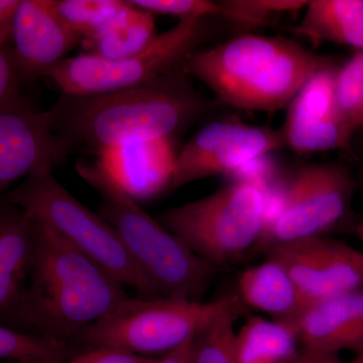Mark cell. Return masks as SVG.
I'll return each instance as SVG.
<instances>
[{
  "mask_svg": "<svg viewBox=\"0 0 363 363\" xmlns=\"http://www.w3.org/2000/svg\"><path fill=\"white\" fill-rule=\"evenodd\" d=\"M291 363H344L340 353L300 346L297 355Z\"/></svg>",
  "mask_w": 363,
  "mask_h": 363,
  "instance_id": "4dcf8cb0",
  "label": "cell"
},
{
  "mask_svg": "<svg viewBox=\"0 0 363 363\" xmlns=\"http://www.w3.org/2000/svg\"><path fill=\"white\" fill-rule=\"evenodd\" d=\"M336 69L325 64L289 104L281 130L286 147L302 154L347 147L351 135L336 108Z\"/></svg>",
  "mask_w": 363,
  "mask_h": 363,
  "instance_id": "4fadbf2b",
  "label": "cell"
},
{
  "mask_svg": "<svg viewBox=\"0 0 363 363\" xmlns=\"http://www.w3.org/2000/svg\"><path fill=\"white\" fill-rule=\"evenodd\" d=\"M294 32L313 45H350L363 52V0H312Z\"/></svg>",
  "mask_w": 363,
  "mask_h": 363,
  "instance_id": "d6986e66",
  "label": "cell"
},
{
  "mask_svg": "<svg viewBox=\"0 0 363 363\" xmlns=\"http://www.w3.org/2000/svg\"><path fill=\"white\" fill-rule=\"evenodd\" d=\"M290 274L308 306L363 289V252L324 236L267 248Z\"/></svg>",
  "mask_w": 363,
  "mask_h": 363,
  "instance_id": "8fae6325",
  "label": "cell"
},
{
  "mask_svg": "<svg viewBox=\"0 0 363 363\" xmlns=\"http://www.w3.org/2000/svg\"><path fill=\"white\" fill-rule=\"evenodd\" d=\"M302 346L340 353L363 351V289L308 307L288 322Z\"/></svg>",
  "mask_w": 363,
  "mask_h": 363,
  "instance_id": "2e32d148",
  "label": "cell"
},
{
  "mask_svg": "<svg viewBox=\"0 0 363 363\" xmlns=\"http://www.w3.org/2000/svg\"><path fill=\"white\" fill-rule=\"evenodd\" d=\"M156 359L116 348L98 347L83 351L63 363H154Z\"/></svg>",
  "mask_w": 363,
  "mask_h": 363,
  "instance_id": "f1b7e54d",
  "label": "cell"
},
{
  "mask_svg": "<svg viewBox=\"0 0 363 363\" xmlns=\"http://www.w3.org/2000/svg\"><path fill=\"white\" fill-rule=\"evenodd\" d=\"M68 149L52 130L49 112L28 102L0 111V201L14 182L44 166H58Z\"/></svg>",
  "mask_w": 363,
  "mask_h": 363,
  "instance_id": "7c38bea8",
  "label": "cell"
},
{
  "mask_svg": "<svg viewBox=\"0 0 363 363\" xmlns=\"http://www.w3.org/2000/svg\"><path fill=\"white\" fill-rule=\"evenodd\" d=\"M54 168L40 167L9 191L1 201L18 207L44 224L145 298H157L154 288L131 259L123 241L104 218L79 202L55 178Z\"/></svg>",
  "mask_w": 363,
  "mask_h": 363,
  "instance_id": "5b68a950",
  "label": "cell"
},
{
  "mask_svg": "<svg viewBox=\"0 0 363 363\" xmlns=\"http://www.w3.org/2000/svg\"><path fill=\"white\" fill-rule=\"evenodd\" d=\"M35 223L18 207H0V324L25 295L35 259Z\"/></svg>",
  "mask_w": 363,
  "mask_h": 363,
  "instance_id": "e0dca14e",
  "label": "cell"
},
{
  "mask_svg": "<svg viewBox=\"0 0 363 363\" xmlns=\"http://www.w3.org/2000/svg\"><path fill=\"white\" fill-rule=\"evenodd\" d=\"M284 147L281 130L229 121L209 123L177 155L169 190L207 177L234 178L248 164Z\"/></svg>",
  "mask_w": 363,
  "mask_h": 363,
  "instance_id": "30bf717a",
  "label": "cell"
},
{
  "mask_svg": "<svg viewBox=\"0 0 363 363\" xmlns=\"http://www.w3.org/2000/svg\"><path fill=\"white\" fill-rule=\"evenodd\" d=\"M194 338L161 358H157L154 363H194Z\"/></svg>",
  "mask_w": 363,
  "mask_h": 363,
  "instance_id": "1f68e13d",
  "label": "cell"
},
{
  "mask_svg": "<svg viewBox=\"0 0 363 363\" xmlns=\"http://www.w3.org/2000/svg\"><path fill=\"white\" fill-rule=\"evenodd\" d=\"M327 63L293 40L242 33L195 52L183 70L202 81L228 106L276 112L289 106L313 74Z\"/></svg>",
  "mask_w": 363,
  "mask_h": 363,
  "instance_id": "3957f363",
  "label": "cell"
},
{
  "mask_svg": "<svg viewBox=\"0 0 363 363\" xmlns=\"http://www.w3.org/2000/svg\"><path fill=\"white\" fill-rule=\"evenodd\" d=\"M247 311L240 304L222 313L194 338V363H238L234 325Z\"/></svg>",
  "mask_w": 363,
  "mask_h": 363,
  "instance_id": "cb8c5ba5",
  "label": "cell"
},
{
  "mask_svg": "<svg viewBox=\"0 0 363 363\" xmlns=\"http://www.w3.org/2000/svg\"><path fill=\"white\" fill-rule=\"evenodd\" d=\"M20 81L11 44L0 45V111L25 101L21 94Z\"/></svg>",
  "mask_w": 363,
  "mask_h": 363,
  "instance_id": "83f0119b",
  "label": "cell"
},
{
  "mask_svg": "<svg viewBox=\"0 0 363 363\" xmlns=\"http://www.w3.org/2000/svg\"><path fill=\"white\" fill-rule=\"evenodd\" d=\"M240 304L238 295L212 302L128 297L79 333L71 344L82 350L108 347L142 357H162L194 338L222 313Z\"/></svg>",
  "mask_w": 363,
  "mask_h": 363,
  "instance_id": "52a82bcc",
  "label": "cell"
},
{
  "mask_svg": "<svg viewBox=\"0 0 363 363\" xmlns=\"http://www.w3.org/2000/svg\"><path fill=\"white\" fill-rule=\"evenodd\" d=\"M183 69L143 84L91 95L61 93L48 109L69 152L104 150L140 140L171 138L207 109Z\"/></svg>",
  "mask_w": 363,
  "mask_h": 363,
  "instance_id": "6da1fadb",
  "label": "cell"
},
{
  "mask_svg": "<svg viewBox=\"0 0 363 363\" xmlns=\"http://www.w3.org/2000/svg\"><path fill=\"white\" fill-rule=\"evenodd\" d=\"M64 25L83 40L96 35L128 6L126 0H52Z\"/></svg>",
  "mask_w": 363,
  "mask_h": 363,
  "instance_id": "603a6c76",
  "label": "cell"
},
{
  "mask_svg": "<svg viewBox=\"0 0 363 363\" xmlns=\"http://www.w3.org/2000/svg\"><path fill=\"white\" fill-rule=\"evenodd\" d=\"M100 32L82 40L85 54L121 61L142 52L157 37L154 16L128 4Z\"/></svg>",
  "mask_w": 363,
  "mask_h": 363,
  "instance_id": "ffe728a7",
  "label": "cell"
},
{
  "mask_svg": "<svg viewBox=\"0 0 363 363\" xmlns=\"http://www.w3.org/2000/svg\"><path fill=\"white\" fill-rule=\"evenodd\" d=\"M33 223L32 272L21 304L4 326L72 343L128 298L125 286L44 224Z\"/></svg>",
  "mask_w": 363,
  "mask_h": 363,
  "instance_id": "7a4b0ae2",
  "label": "cell"
},
{
  "mask_svg": "<svg viewBox=\"0 0 363 363\" xmlns=\"http://www.w3.org/2000/svg\"><path fill=\"white\" fill-rule=\"evenodd\" d=\"M7 363H21V362H9Z\"/></svg>",
  "mask_w": 363,
  "mask_h": 363,
  "instance_id": "e575fe53",
  "label": "cell"
},
{
  "mask_svg": "<svg viewBox=\"0 0 363 363\" xmlns=\"http://www.w3.org/2000/svg\"><path fill=\"white\" fill-rule=\"evenodd\" d=\"M357 186L359 188L360 193H362V214L360 217L359 221H358L357 228H355V233H357L358 240L363 245V168L360 171L359 176H358Z\"/></svg>",
  "mask_w": 363,
  "mask_h": 363,
  "instance_id": "d6a6232c",
  "label": "cell"
},
{
  "mask_svg": "<svg viewBox=\"0 0 363 363\" xmlns=\"http://www.w3.org/2000/svg\"><path fill=\"white\" fill-rule=\"evenodd\" d=\"M76 169L99 193L98 214L113 227L157 298L202 301L218 269L138 206L99 162L82 160Z\"/></svg>",
  "mask_w": 363,
  "mask_h": 363,
  "instance_id": "277c9868",
  "label": "cell"
},
{
  "mask_svg": "<svg viewBox=\"0 0 363 363\" xmlns=\"http://www.w3.org/2000/svg\"><path fill=\"white\" fill-rule=\"evenodd\" d=\"M21 0H0V45L11 44L14 16Z\"/></svg>",
  "mask_w": 363,
  "mask_h": 363,
  "instance_id": "f546056e",
  "label": "cell"
},
{
  "mask_svg": "<svg viewBox=\"0 0 363 363\" xmlns=\"http://www.w3.org/2000/svg\"><path fill=\"white\" fill-rule=\"evenodd\" d=\"M335 104L339 118L352 136L363 128V52H357L336 74Z\"/></svg>",
  "mask_w": 363,
  "mask_h": 363,
  "instance_id": "484cf974",
  "label": "cell"
},
{
  "mask_svg": "<svg viewBox=\"0 0 363 363\" xmlns=\"http://www.w3.org/2000/svg\"><path fill=\"white\" fill-rule=\"evenodd\" d=\"M238 363H291L301 344L290 323L248 317L236 333Z\"/></svg>",
  "mask_w": 363,
  "mask_h": 363,
  "instance_id": "44dd1931",
  "label": "cell"
},
{
  "mask_svg": "<svg viewBox=\"0 0 363 363\" xmlns=\"http://www.w3.org/2000/svg\"><path fill=\"white\" fill-rule=\"evenodd\" d=\"M238 296L245 307L277 321H293L309 307L285 267L269 257L241 274Z\"/></svg>",
  "mask_w": 363,
  "mask_h": 363,
  "instance_id": "ac0fdd59",
  "label": "cell"
},
{
  "mask_svg": "<svg viewBox=\"0 0 363 363\" xmlns=\"http://www.w3.org/2000/svg\"><path fill=\"white\" fill-rule=\"evenodd\" d=\"M357 186L350 169L341 164H305L289 182L259 243L267 248L323 236L347 213Z\"/></svg>",
  "mask_w": 363,
  "mask_h": 363,
  "instance_id": "9c48e42d",
  "label": "cell"
},
{
  "mask_svg": "<svg viewBox=\"0 0 363 363\" xmlns=\"http://www.w3.org/2000/svg\"><path fill=\"white\" fill-rule=\"evenodd\" d=\"M309 1L301 0H224L218 1L219 16L241 30L267 26L285 14L306 9Z\"/></svg>",
  "mask_w": 363,
  "mask_h": 363,
  "instance_id": "d4e9b609",
  "label": "cell"
},
{
  "mask_svg": "<svg viewBox=\"0 0 363 363\" xmlns=\"http://www.w3.org/2000/svg\"><path fill=\"white\" fill-rule=\"evenodd\" d=\"M83 351L77 346L14 330L0 324V358L21 363H63Z\"/></svg>",
  "mask_w": 363,
  "mask_h": 363,
  "instance_id": "7402d4cb",
  "label": "cell"
},
{
  "mask_svg": "<svg viewBox=\"0 0 363 363\" xmlns=\"http://www.w3.org/2000/svg\"><path fill=\"white\" fill-rule=\"evenodd\" d=\"M11 44L21 80L35 81L49 77L81 40L60 20L52 0H21Z\"/></svg>",
  "mask_w": 363,
  "mask_h": 363,
  "instance_id": "5bb4252c",
  "label": "cell"
},
{
  "mask_svg": "<svg viewBox=\"0 0 363 363\" xmlns=\"http://www.w3.org/2000/svg\"><path fill=\"white\" fill-rule=\"evenodd\" d=\"M208 18L180 21L130 58L108 61L83 54L67 58L50 73L61 93L91 95L149 82L183 69L209 37Z\"/></svg>",
  "mask_w": 363,
  "mask_h": 363,
  "instance_id": "ba28073f",
  "label": "cell"
},
{
  "mask_svg": "<svg viewBox=\"0 0 363 363\" xmlns=\"http://www.w3.org/2000/svg\"><path fill=\"white\" fill-rule=\"evenodd\" d=\"M350 363H363V351L362 352L357 353L354 358Z\"/></svg>",
  "mask_w": 363,
  "mask_h": 363,
  "instance_id": "836d02e7",
  "label": "cell"
},
{
  "mask_svg": "<svg viewBox=\"0 0 363 363\" xmlns=\"http://www.w3.org/2000/svg\"><path fill=\"white\" fill-rule=\"evenodd\" d=\"M269 191L234 180L213 194L172 208L160 222L198 257L219 269L240 259L260 242L267 224Z\"/></svg>",
  "mask_w": 363,
  "mask_h": 363,
  "instance_id": "8992f818",
  "label": "cell"
},
{
  "mask_svg": "<svg viewBox=\"0 0 363 363\" xmlns=\"http://www.w3.org/2000/svg\"><path fill=\"white\" fill-rule=\"evenodd\" d=\"M177 155L171 138H156L109 147L98 156L97 162L138 202L169 190Z\"/></svg>",
  "mask_w": 363,
  "mask_h": 363,
  "instance_id": "9a60e30c",
  "label": "cell"
},
{
  "mask_svg": "<svg viewBox=\"0 0 363 363\" xmlns=\"http://www.w3.org/2000/svg\"><path fill=\"white\" fill-rule=\"evenodd\" d=\"M130 6L155 13L177 16L180 21L219 16L218 2L208 0H128Z\"/></svg>",
  "mask_w": 363,
  "mask_h": 363,
  "instance_id": "4316f807",
  "label": "cell"
}]
</instances>
